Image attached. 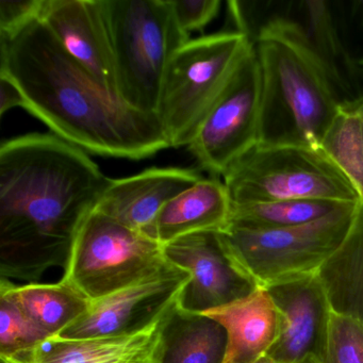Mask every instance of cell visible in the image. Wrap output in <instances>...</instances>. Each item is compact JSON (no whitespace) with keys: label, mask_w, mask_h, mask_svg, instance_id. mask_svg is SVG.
I'll return each mask as SVG.
<instances>
[{"label":"cell","mask_w":363,"mask_h":363,"mask_svg":"<svg viewBox=\"0 0 363 363\" xmlns=\"http://www.w3.org/2000/svg\"><path fill=\"white\" fill-rule=\"evenodd\" d=\"M110 178L82 148L50 133L0 144V277L38 284L65 269L78 230Z\"/></svg>","instance_id":"cell-1"},{"label":"cell","mask_w":363,"mask_h":363,"mask_svg":"<svg viewBox=\"0 0 363 363\" xmlns=\"http://www.w3.org/2000/svg\"><path fill=\"white\" fill-rule=\"evenodd\" d=\"M0 74L18 86L24 109L84 152L142 160L171 147L158 114L133 109L101 86L39 18L0 37Z\"/></svg>","instance_id":"cell-2"},{"label":"cell","mask_w":363,"mask_h":363,"mask_svg":"<svg viewBox=\"0 0 363 363\" xmlns=\"http://www.w3.org/2000/svg\"><path fill=\"white\" fill-rule=\"evenodd\" d=\"M261 74L258 145L320 150L341 104L298 24L281 12L252 38Z\"/></svg>","instance_id":"cell-3"},{"label":"cell","mask_w":363,"mask_h":363,"mask_svg":"<svg viewBox=\"0 0 363 363\" xmlns=\"http://www.w3.org/2000/svg\"><path fill=\"white\" fill-rule=\"evenodd\" d=\"M116 62L118 95L133 109L157 114L167 65L190 35L171 0H101Z\"/></svg>","instance_id":"cell-4"},{"label":"cell","mask_w":363,"mask_h":363,"mask_svg":"<svg viewBox=\"0 0 363 363\" xmlns=\"http://www.w3.org/2000/svg\"><path fill=\"white\" fill-rule=\"evenodd\" d=\"M254 43L245 33L223 31L190 40L172 57L157 114L171 147L189 146Z\"/></svg>","instance_id":"cell-5"},{"label":"cell","mask_w":363,"mask_h":363,"mask_svg":"<svg viewBox=\"0 0 363 363\" xmlns=\"http://www.w3.org/2000/svg\"><path fill=\"white\" fill-rule=\"evenodd\" d=\"M233 205L326 199L358 203L360 194L323 148L255 145L223 175Z\"/></svg>","instance_id":"cell-6"},{"label":"cell","mask_w":363,"mask_h":363,"mask_svg":"<svg viewBox=\"0 0 363 363\" xmlns=\"http://www.w3.org/2000/svg\"><path fill=\"white\" fill-rule=\"evenodd\" d=\"M359 203V201H358ZM308 224L274 230H220L231 256L261 288L318 273L345 239L357 203Z\"/></svg>","instance_id":"cell-7"},{"label":"cell","mask_w":363,"mask_h":363,"mask_svg":"<svg viewBox=\"0 0 363 363\" xmlns=\"http://www.w3.org/2000/svg\"><path fill=\"white\" fill-rule=\"evenodd\" d=\"M165 262L158 241L93 210L78 230L62 279L92 301L139 281Z\"/></svg>","instance_id":"cell-8"},{"label":"cell","mask_w":363,"mask_h":363,"mask_svg":"<svg viewBox=\"0 0 363 363\" xmlns=\"http://www.w3.org/2000/svg\"><path fill=\"white\" fill-rule=\"evenodd\" d=\"M260 101V65L254 44L188 146L211 177H223L238 158L258 144Z\"/></svg>","instance_id":"cell-9"},{"label":"cell","mask_w":363,"mask_h":363,"mask_svg":"<svg viewBox=\"0 0 363 363\" xmlns=\"http://www.w3.org/2000/svg\"><path fill=\"white\" fill-rule=\"evenodd\" d=\"M190 279L188 271L167 261L139 281L91 301L88 310L57 337L86 339L140 333L177 305Z\"/></svg>","instance_id":"cell-10"},{"label":"cell","mask_w":363,"mask_h":363,"mask_svg":"<svg viewBox=\"0 0 363 363\" xmlns=\"http://www.w3.org/2000/svg\"><path fill=\"white\" fill-rule=\"evenodd\" d=\"M165 260L190 273L178 299L184 311L203 314L260 288L225 245L220 230L190 233L162 245Z\"/></svg>","instance_id":"cell-11"},{"label":"cell","mask_w":363,"mask_h":363,"mask_svg":"<svg viewBox=\"0 0 363 363\" xmlns=\"http://www.w3.org/2000/svg\"><path fill=\"white\" fill-rule=\"evenodd\" d=\"M265 289L282 318L279 337L265 357L277 363H325L333 310L318 273Z\"/></svg>","instance_id":"cell-12"},{"label":"cell","mask_w":363,"mask_h":363,"mask_svg":"<svg viewBox=\"0 0 363 363\" xmlns=\"http://www.w3.org/2000/svg\"><path fill=\"white\" fill-rule=\"evenodd\" d=\"M39 20L72 58L118 95L116 62L101 0H44Z\"/></svg>","instance_id":"cell-13"},{"label":"cell","mask_w":363,"mask_h":363,"mask_svg":"<svg viewBox=\"0 0 363 363\" xmlns=\"http://www.w3.org/2000/svg\"><path fill=\"white\" fill-rule=\"evenodd\" d=\"M203 178L196 169L152 167L130 177L110 179L94 210L157 241L161 209Z\"/></svg>","instance_id":"cell-14"},{"label":"cell","mask_w":363,"mask_h":363,"mask_svg":"<svg viewBox=\"0 0 363 363\" xmlns=\"http://www.w3.org/2000/svg\"><path fill=\"white\" fill-rule=\"evenodd\" d=\"M167 315L133 335L86 339L54 335L33 347L0 357V360L1 363H156Z\"/></svg>","instance_id":"cell-15"},{"label":"cell","mask_w":363,"mask_h":363,"mask_svg":"<svg viewBox=\"0 0 363 363\" xmlns=\"http://www.w3.org/2000/svg\"><path fill=\"white\" fill-rule=\"evenodd\" d=\"M280 12L294 20L309 40L328 74L340 104L363 96V71L352 61L337 29L330 1L303 0L284 4Z\"/></svg>","instance_id":"cell-16"},{"label":"cell","mask_w":363,"mask_h":363,"mask_svg":"<svg viewBox=\"0 0 363 363\" xmlns=\"http://www.w3.org/2000/svg\"><path fill=\"white\" fill-rule=\"evenodd\" d=\"M203 314L226 329L228 345L224 363L260 360L281 331V313L267 289L261 286L247 297Z\"/></svg>","instance_id":"cell-17"},{"label":"cell","mask_w":363,"mask_h":363,"mask_svg":"<svg viewBox=\"0 0 363 363\" xmlns=\"http://www.w3.org/2000/svg\"><path fill=\"white\" fill-rule=\"evenodd\" d=\"M231 201L220 178H203L161 209L156 239L161 245L190 233L223 230L228 223Z\"/></svg>","instance_id":"cell-18"},{"label":"cell","mask_w":363,"mask_h":363,"mask_svg":"<svg viewBox=\"0 0 363 363\" xmlns=\"http://www.w3.org/2000/svg\"><path fill=\"white\" fill-rule=\"evenodd\" d=\"M331 310L363 324V197L337 250L318 271Z\"/></svg>","instance_id":"cell-19"},{"label":"cell","mask_w":363,"mask_h":363,"mask_svg":"<svg viewBox=\"0 0 363 363\" xmlns=\"http://www.w3.org/2000/svg\"><path fill=\"white\" fill-rule=\"evenodd\" d=\"M227 345L226 329L218 320L177 303L165 318L156 363H224Z\"/></svg>","instance_id":"cell-20"},{"label":"cell","mask_w":363,"mask_h":363,"mask_svg":"<svg viewBox=\"0 0 363 363\" xmlns=\"http://www.w3.org/2000/svg\"><path fill=\"white\" fill-rule=\"evenodd\" d=\"M0 296L16 303L52 337L79 318L91 303L86 295L65 279L56 284L24 286L0 279Z\"/></svg>","instance_id":"cell-21"},{"label":"cell","mask_w":363,"mask_h":363,"mask_svg":"<svg viewBox=\"0 0 363 363\" xmlns=\"http://www.w3.org/2000/svg\"><path fill=\"white\" fill-rule=\"evenodd\" d=\"M346 203L326 199H292L233 205L226 227L245 230H274L320 220ZM225 227V228H226Z\"/></svg>","instance_id":"cell-22"},{"label":"cell","mask_w":363,"mask_h":363,"mask_svg":"<svg viewBox=\"0 0 363 363\" xmlns=\"http://www.w3.org/2000/svg\"><path fill=\"white\" fill-rule=\"evenodd\" d=\"M322 148L343 169L363 197V96L341 105Z\"/></svg>","instance_id":"cell-23"},{"label":"cell","mask_w":363,"mask_h":363,"mask_svg":"<svg viewBox=\"0 0 363 363\" xmlns=\"http://www.w3.org/2000/svg\"><path fill=\"white\" fill-rule=\"evenodd\" d=\"M50 337L16 303L0 296V357L33 347Z\"/></svg>","instance_id":"cell-24"},{"label":"cell","mask_w":363,"mask_h":363,"mask_svg":"<svg viewBox=\"0 0 363 363\" xmlns=\"http://www.w3.org/2000/svg\"><path fill=\"white\" fill-rule=\"evenodd\" d=\"M325 363H363V324L360 320L331 313Z\"/></svg>","instance_id":"cell-25"},{"label":"cell","mask_w":363,"mask_h":363,"mask_svg":"<svg viewBox=\"0 0 363 363\" xmlns=\"http://www.w3.org/2000/svg\"><path fill=\"white\" fill-rule=\"evenodd\" d=\"M330 3L344 45L363 71V0Z\"/></svg>","instance_id":"cell-26"},{"label":"cell","mask_w":363,"mask_h":363,"mask_svg":"<svg viewBox=\"0 0 363 363\" xmlns=\"http://www.w3.org/2000/svg\"><path fill=\"white\" fill-rule=\"evenodd\" d=\"M178 24L184 33L203 30L220 12V0H171Z\"/></svg>","instance_id":"cell-27"},{"label":"cell","mask_w":363,"mask_h":363,"mask_svg":"<svg viewBox=\"0 0 363 363\" xmlns=\"http://www.w3.org/2000/svg\"><path fill=\"white\" fill-rule=\"evenodd\" d=\"M44 0H0V37L10 38L38 20Z\"/></svg>","instance_id":"cell-28"},{"label":"cell","mask_w":363,"mask_h":363,"mask_svg":"<svg viewBox=\"0 0 363 363\" xmlns=\"http://www.w3.org/2000/svg\"><path fill=\"white\" fill-rule=\"evenodd\" d=\"M16 107H25L22 92L9 77L0 74V116Z\"/></svg>","instance_id":"cell-29"},{"label":"cell","mask_w":363,"mask_h":363,"mask_svg":"<svg viewBox=\"0 0 363 363\" xmlns=\"http://www.w3.org/2000/svg\"><path fill=\"white\" fill-rule=\"evenodd\" d=\"M252 363H277L275 361L271 360V359L267 358V357H263L260 360L256 361V362Z\"/></svg>","instance_id":"cell-30"}]
</instances>
